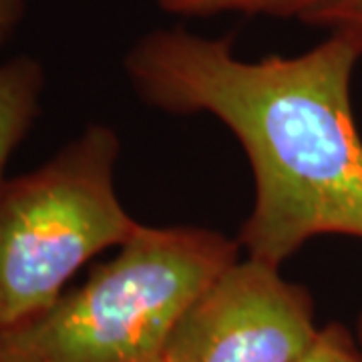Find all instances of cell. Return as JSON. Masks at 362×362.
Here are the masks:
<instances>
[{"label": "cell", "mask_w": 362, "mask_h": 362, "mask_svg": "<svg viewBox=\"0 0 362 362\" xmlns=\"http://www.w3.org/2000/svg\"><path fill=\"white\" fill-rule=\"evenodd\" d=\"M362 49L330 35L298 57L244 61L228 39L143 35L125 57L133 89L165 113H207L246 151L256 197L238 244L280 268L318 235L362 240V137L350 85Z\"/></svg>", "instance_id": "1"}, {"label": "cell", "mask_w": 362, "mask_h": 362, "mask_svg": "<svg viewBox=\"0 0 362 362\" xmlns=\"http://www.w3.org/2000/svg\"><path fill=\"white\" fill-rule=\"evenodd\" d=\"M302 23L342 35L362 49V0H326L308 13Z\"/></svg>", "instance_id": "8"}, {"label": "cell", "mask_w": 362, "mask_h": 362, "mask_svg": "<svg viewBox=\"0 0 362 362\" xmlns=\"http://www.w3.org/2000/svg\"><path fill=\"white\" fill-rule=\"evenodd\" d=\"M26 13V0H0V49L16 33Z\"/></svg>", "instance_id": "9"}, {"label": "cell", "mask_w": 362, "mask_h": 362, "mask_svg": "<svg viewBox=\"0 0 362 362\" xmlns=\"http://www.w3.org/2000/svg\"><path fill=\"white\" fill-rule=\"evenodd\" d=\"M292 362H362V346L344 324L330 322L318 330L310 346Z\"/></svg>", "instance_id": "7"}, {"label": "cell", "mask_w": 362, "mask_h": 362, "mask_svg": "<svg viewBox=\"0 0 362 362\" xmlns=\"http://www.w3.org/2000/svg\"><path fill=\"white\" fill-rule=\"evenodd\" d=\"M318 330L310 292L246 256L185 308L161 362H292Z\"/></svg>", "instance_id": "4"}, {"label": "cell", "mask_w": 362, "mask_h": 362, "mask_svg": "<svg viewBox=\"0 0 362 362\" xmlns=\"http://www.w3.org/2000/svg\"><path fill=\"white\" fill-rule=\"evenodd\" d=\"M356 338H358V342H361L362 346V314L358 316V322H356Z\"/></svg>", "instance_id": "10"}, {"label": "cell", "mask_w": 362, "mask_h": 362, "mask_svg": "<svg viewBox=\"0 0 362 362\" xmlns=\"http://www.w3.org/2000/svg\"><path fill=\"white\" fill-rule=\"evenodd\" d=\"M238 254L207 228L141 223L85 284L0 330V362H161L181 314Z\"/></svg>", "instance_id": "2"}, {"label": "cell", "mask_w": 362, "mask_h": 362, "mask_svg": "<svg viewBox=\"0 0 362 362\" xmlns=\"http://www.w3.org/2000/svg\"><path fill=\"white\" fill-rule=\"evenodd\" d=\"M45 71L33 57H14L0 65V185L18 145L39 117Z\"/></svg>", "instance_id": "5"}, {"label": "cell", "mask_w": 362, "mask_h": 362, "mask_svg": "<svg viewBox=\"0 0 362 362\" xmlns=\"http://www.w3.org/2000/svg\"><path fill=\"white\" fill-rule=\"evenodd\" d=\"M159 8L180 16H214L221 13L264 14L278 18H304L326 0H156Z\"/></svg>", "instance_id": "6"}, {"label": "cell", "mask_w": 362, "mask_h": 362, "mask_svg": "<svg viewBox=\"0 0 362 362\" xmlns=\"http://www.w3.org/2000/svg\"><path fill=\"white\" fill-rule=\"evenodd\" d=\"M119 153V135L95 123L0 185V330L49 310L90 258L137 232L117 195Z\"/></svg>", "instance_id": "3"}]
</instances>
